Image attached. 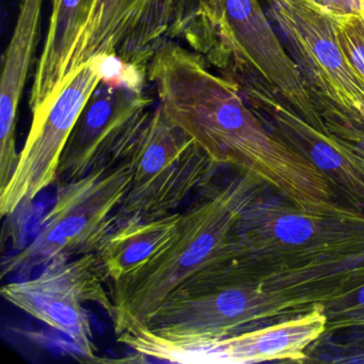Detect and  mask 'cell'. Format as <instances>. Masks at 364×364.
Masks as SVG:
<instances>
[{
  "mask_svg": "<svg viewBox=\"0 0 364 364\" xmlns=\"http://www.w3.org/2000/svg\"><path fill=\"white\" fill-rule=\"evenodd\" d=\"M269 14L306 84L333 103L343 120L364 129V82L338 41L333 14L312 0H269Z\"/></svg>",
  "mask_w": 364,
  "mask_h": 364,
  "instance_id": "obj_10",
  "label": "cell"
},
{
  "mask_svg": "<svg viewBox=\"0 0 364 364\" xmlns=\"http://www.w3.org/2000/svg\"><path fill=\"white\" fill-rule=\"evenodd\" d=\"M84 0H59L52 8L43 50L29 95L31 116L44 109L63 89V74L82 24Z\"/></svg>",
  "mask_w": 364,
  "mask_h": 364,
  "instance_id": "obj_16",
  "label": "cell"
},
{
  "mask_svg": "<svg viewBox=\"0 0 364 364\" xmlns=\"http://www.w3.org/2000/svg\"><path fill=\"white\" fill-rule=\"evenodd\" d=\"M250 95L269 107L278 135L326 176L332 188L342 193L348 206L364 213V154L357 144L315 129L289 106L266 97L265 92L251 89Z\"/></svg>",
  "mask_w": 364,
  "mask_h": 364,
  "instance_id": "obj_13",
  "label": "cell"
},
{
  "mask_svg": "<svg viewBox=\"0 0 364 364\" xmlns=\"http://www.w3.org/2000/svg\"><path fill=\"white\" fill-rule=\"evenodd\" d=\"M102 82L99 65L77 69L59 95L33 114L31 129L9 184L0 191V214L9 216L57 182L59 161L87 102Z\"/></svg>",
  "mask_w": 364,
  "mask_h": 364,
  "instance_id": "obj_11",
  "label": "cell"
},
{
  "mask_svg": "<svg viewBox=\"0 0 364 364\" xmlns=\"http://www.w3.org/2000/svg\"><path fill=\"white\" fill-rule=\"evenodd\" d=\"M131 180L127 153L95 166L82 178L56 184L54 202L39 232L24 249L4 261L3 277L24 280L54 259L97 253L117 228V212Z\"/></svg>",
  "mask_w": 364,
  "mask_h": 364,
  "instance_id": "obj_4",
  "label": "cell"
},
{
  "mask_svg": "<svg viewBox=\"0 0 364 364\" xmlns=\"http://www.w3.org/2000/svg\"><path fill=\"white\" fill-rule=\"evenodd\" d=\"M269 191L245 172L225 183L217 180L200 191L181 215L171 244L146 267L118 282L107 283L117 336L148 326L176 291L218 276L235 259L236 225L245 210Z\"/></svg>",
  "mask_w": 364,
  "mask_h": 364,
  "instance_id": "obj_3",
  "label": "cell"
},
{
  "mask_svg": "<svg viewBox=\"0 0 364 364\" xmlns=\"http://www.w3.org/2000/svg\"><path fill=\"white\" fill-rule=\"evenodd\" d=\"M144 88L100 82L80 114L59 161L56 184L124 155L150 116Z\"/></svg>",
  "mask_w": 364,
  "mask_h": 364,
  "instance_id": "obj_12",
  "label": "cell"
},
{
  "mask_svg": "<svg viewBox=\"0 0 364 364\" xmlns=\"http://www.w3.org/2000/svg\"><path fill=\"white\" fill-rule=\"evenodd\" d=\"M181 215L129 219L117 227L97 252L108 283L132 276L159 257L176 237Z\"/></svg>",
  "mask_w": 364,
  "mask_h": 364,
  "instance_id": "obj_15",
  "label": "cell"
},
{
  "mask_svg": "<svg viewBox=\"0 0 364 364\" xmlns=\"http://www.w3.org/2000/svg\"><path fill=\"white\" fill-rule=\"evenodd\" d=\"M327 328L321 306L314 310L259 329L206 341H169L146 328L117 336L118 342L141 357L191 364H248L259 362H306L308 351Z\"/></svg>",
  "mask_w": 364,
  "mask_h": 364,
  "instance_id": "obj_9",
  "label": "cell"
},
{
  "mask_svg": "<svg viewBox=\"0 0 364 364\" xmlns=\"http://www.w3.org/2000/svg\"><path fill=\"white\" fill-rule=\"evenodd\" d=\"M129 189L117 212V227L129 219L161 218L217 180L219 168L157 104L127 152Z\"/></svg>",
  "mask_w": 364,
  "mask_h": 364,
  "instance_id": "obj_6",
  "label": "cell"
},
{
  "mask_svg": "<svg viewBox=\"0 0 364 364\" xmlns=\"http://www.w3.org/2000/svg\"><path fill=\"white\" fill-rule=\"evenodd\" d=\"M334 16H364V0H312Z\"/></svg>",
  "mask_w": 364,
  "mask_h": 364,
  "instance_id": "obj_19",
  "label": "cell"
},
{
  "mask_svg": "<svg viewBox=\"0 0 364 364\" xmlns=\"http://www.w3.org/2000/svg\"><path fill=\"white\" fill-rule=\"evenodd\" d=\"M59 0H52V8L56 7L58 5Z\"/></svg>",
  "mask_w": 364,
  "mask_h": 364,
  "instance_id": "obj_20",
  "label": "cell"
},
{
  "mask_svg": "<svg viewBox=\"0 0 364 364\" xmlns=\"http://www.w3.org/2000/svg\"><path fill=\"white\" fill-rule=\"evenodd\" d=\"M334 20L343 50L364 82V16H334Z\"/></svg>",
  "mask_w": 364,
  "mask_h": 364,
  "instance_id": "obj_18",
  "label": "cell"
},
{
  "mask_svg": "<svg viewBox=\"0 0 364 364\" xmlns=\"http://www.w3.org/2000/svg\"><path fill=\"white\" fill-rule=\"evenodd\" d=\"M43 0H22L18 21L4 58L0 82V191L18 166L16 120L18 104L39 39Z\"/></svg>",
  "mask_w": 364,
  "mask_h": 364,
  "instance_id": "obj_14",
  "label": "cell"
},
{
  "mask_svg": "<svg viewBox=\"0 0 364 364\" xmlns=\"http://www.w3.org/2000/svg\"><path fill=\"white\" fill-rule=\"evenodd\" d=\"M314 309L259 282L227 281L170 298L144 328L169 341L216 340L280 323Z\"/></svg>",
  "mask_w": 364,
  "mask_h": 364,
  "instance_id": "obj_7",
  "label": "cell"
},
{
  "mask_svg": "<svg viewBox=\"0 0 364 364\" xmlns=\"http://www.w3.org/2000/svg\"><path fill=\"white\" fill-rule=\"evenodd\" d=\"M196 50L210 67L227 72L234 65L259 74L309 124L328 131L299 67L285 52L257 0H212Z\"/></svg>",
  "mask_w": 364,
  "mask_h": 364,
  "instance_id": "obj_5",
  "label": "cell"
},
{
  "mask_svg": "<svg viewBox=\"0 0 364 364\" xmlns=\"http://www.w3.org/2000/svg\"><path fill=\"white\" fill-rule=\"evenodd\" d=\"M107 277L97 253L71 259H54L33 279L1 289L10 304L69 338L80 357L100 361L92 327L84 304L93 302L114 318Z\"/></svg>",
  "mask_w": 364,
  "mask_h": 364,
  "instance_id": "obj_8",
  "label": "cell"
},
{
  "mask_svg": "<svg viewBox=\"0 0 364 364\" xmlns=\"http://www.w3.org/2000/svg\"><path fill=\"white\" fill-rule=\"evenodd\" d=\"M327 316L325 334L364 330V285L346 297L323 306Z\"/></svg>",
  "mask_w": 364,
  "mask_h": 364,
  "instance_id": "obj_17",
  "label": "cell"
},
{
  "mask_svg": "<svg viewBox=\"0 0 364 364\" xmlns=\"http://www.w3.org/2000/svg\"><path fill=\"white\" fill-rule=\"evenodd\" d=\"M267 191L236 225L230 280L261 283L310 309L364 285V213L338 204L331 212L309 214Z\"/></svg>",
  "mask_w": 364,
  "mask_h": 364,
  "instance_id": "obj_2",
  "label": "cell"
},
{
  "mask_svg": "<svg viewBox=\"0 0 364 364\" xmlns=\"http://www.w3.org/2000/svg\"><path fill=\"white\" fill-rule=\"evenodd\" d=\"M146 76L166 118L221 167L259 178L309 214L331 212L340 204L326 176L266 129L238 85L214 73L201 55L168 42L157 50Z\"/></svg>",
  "mask_w": 364,
  "mask_h": 364,
  "instance_id": "obj_1",
  "label": "cell"
}]
</instances>
